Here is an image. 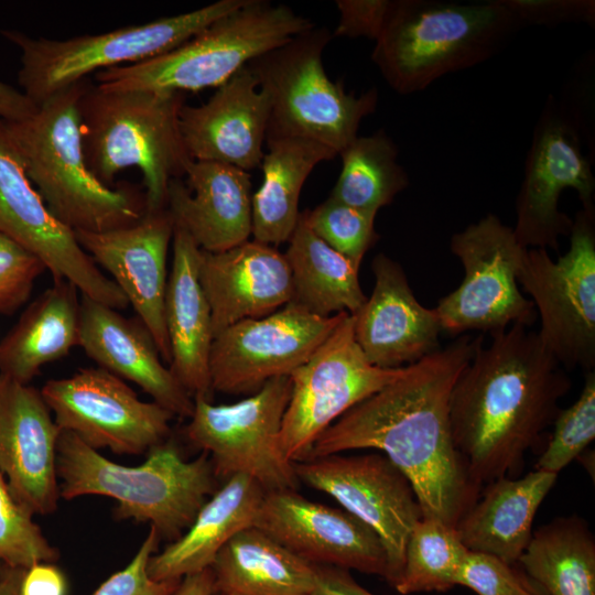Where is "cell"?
I'll use <instances>...</instances> for the list:
<instances>
[{"label":"cell","instance_id":"1","mask_svg":"<svg viewBox=\"0 0 595 595\" xmlns=\"http://www.w3.org/2000/svg\"><path fill=\"white\" fill-rule=\"evenodd\" d=\"M477 340L478 336L459 335L407 366L399 378L328 426L309 457L358 448L381 451L410 480L422 518L455 528L483 488L470 478L455 447L450 422L453 386Z\"/></svg>","mask_w":595,"mask_h":595},{"label":"cell","instance_id":"2","mask_svg":"<svg viewBox=\"0 0 595 595\" xmlns=\"http://www.w3.org/2000/svg\"><path fill=\"white\" fill-rule=\"evenodd\" d=\"M490 337L484 345L478 335L450 397L455 447L480 487L521 475L526 455L541 445L572 387L538 331L516 323Z\"/></svg>","mask_w":595,"mask_h":595},{"label":"cell","instance_id":"3","mask_svg":"<svg viewBox=\"0 0 595 595\" xmlns=\"http://www.w3.org/2000/svg\"><path fill=\"white\" fill-rule=\"evenodd\" d=\"M89 83H75L26 119L6 122L50 213L73 231L104 232L138 223L145 214V198L129 184L105 185L87 166L78 102Z\"/></svg>","mask_w":595,"mask_h":595},{"label":"cell","instance_id":"4","mask_svg":"<svg viewBox=\"0 0 595 595\" xmlns=\"http://www.w3.org/2000/svg\"><path fill=\"white\" fill-rule=\"evenodd\" d=\"M60 496L72 500L98 495L113 499L116 519L148 522L160 537L178 539L216 490V476L205 452L185 461L170 439L148 453L140 465L115 463L74 433L61 431L56 447Z\"/></svg>","mask_w":595,"mask_h":595},{"label":"cell","instance_id":"5","mask_svg":"<svg viewBox=\"0 0 595 595\" xmlns=\"http://www.w3.org/2000/svg\"><path fill=\"white\" fill-rule=\"evenodd\" d=\"M522 28L505 0H394L371 61L398 94L480 64Z\"/></svg>","mask_w":595,"mask_h":595},{"label":"cell","instance_id":"6","mask_svg":"<svg viewBox=\"0 0 595 595\" xmlns=\"http://www.w3.org/2000/svg\"><path fill=\"white\" fill-rule=\"evenodd\" d=\"M184 93L105 89L89 83L78 109L90 172L112 186L118 173L142 174L145 212L166 208L169 185L185 175L188 155L180 130Z\"/></svg>","mask_w":595,"mask_h":595},{"label":"cell","instance_id":"7","mask_svg":"<svg viewBox=\"0 0 595 595\" xmlns=\"http://www.w3.org/2000/svg\"><path fill=\"white\" fill-rule=\"evenodd\" d=\"M314 26L312 20L285 4L244 0L165 54L98 72L96 85L116 90L178 93L217 88L256 57Z\"/></svg>","mask_w":595,"mask_h":595},{"label":"cell","instance_id":"8","mask_svg":"<svg viewBox=\"0 0 595 595\" xmlns=\"http://www.w3.org/2000/svg\"><path fill=\"white\" fill-rule=\"evenodd\" d=\"M332 37L327 28L315 25L247 66L269 99L267 136L313 140L338 155L376 110L378 91L370 88L356 96L328 77L323 53Z\"/></svg>","mask_w":595,"mask_h":595},{"label":"cell","instance_id":"9","mask_svg":"<svg viewBox=\"0 0 595 595\" xmlns=\"http://www.w3.org/2000/svg\"><path fill=\"white\" fill-rule=\"evenodd\" d=\"M242 2L219 0L143 24L64 40L32 37L18 30L0 33L19 48V84L22 93L39 106L91 73L140 63L178 47Z\"/></svg>","mask_w":595,"mask_h":595},{"label":"cell","instance_id":"10","mask_svg":"<svg viewBox=\"0 0 595 595\" xmlns=\"http://www.w3.org/2000/svg\"><path fill=\"white\" fill-rule=\"evenodd\" d=\"M570 248L554 261L548 250L528 248L517 281L540 318L538 334L571 371L595 368V208L573 219Z\"/></svg>","mask_w":595,"mask_h":595},{"label":"cell","instance_id":"11","mask_svg":"<svg viewBox=\"0 0 595 595\" xmlns=\"http://www.w3.org/2000/svg\"><path fill=\"white\" fill-rule=\"evenodd\" d=\"M291 388L290 376H283L231 404L215 405L203 396L193 398L184 433L193 446L209 455L216 478L246 475L266 493L298 489L294 463L281 444Z\"/></svg>","mask_w":595,"mask_h":595},{"label":"cell","instance_id":"12","mask_svg":"<svg viewBox=\"0 0 595 595\" xmlns=\"http://www.w3.org/2000/svg\"><path fill=\"white\" fill-rule=\"evenodd\" d=\"M450 248L463 264L464 278L434 307L443 331L458 336L469 331L493 334L516 323L533 325L534 305L517 281L528 248L513 228L488 214L455 232Z\"/></svg>","mask_w":595,"mask_h":595},{"label":"cell","instance_id":"13","mask_svg":"<svg viewBox=\"0 0 595 595\" xmlns=\"http://www.w3.org/2000/svg\"><path fill=\"white\" fill-rule=\"evenodd\" d=\"M404 370L371 365L356 343L354 315L345 312L327 339L290 375L291 394L281 426L288 459L295 463L307 458L328 426Z\"/></svg>","mask_w":595,"mask_h":595},{"label":"cell","instance_id":"14","mask_svg":"<svg viewBox=\"0 0 595 595\" xmlns=\"http://www.w3.org/2000/svg\"><path fill=\"white\" fill-rule=\"evenodd\" d=\"M577 192L583 208L594 207L595 177L582 152L575 121L552 96L533 131L524 176L516 198L515 235L524 248L559 251L573 219L559 209L561 193Z\"/></svg>","mask_w":595,"mask_h":595},{"label":"cell","instance_id":"15","mask_svg":"<svg viewBox=\"0 0 595 595\" xmlns=\"http://www.w3.org/2000/svg\"><path fill=\"white\" fill-rule=\"evenodd\" d=\"M40 391L60 430L94 450L139 455L170 437L173 413L142 401L121 378L100 367L48 380Z\"/></svg>","mask_w":595,"mask_h":595},{"label":"cell","instance_id":"16","mask_svg":"<svg viewBox=\"0 0 595 595\" xmlns=\"http://www.w3.org/2000/svg\"><path fill=\"white\" fill-rule=\"evenodd\" d=\"M300 483L334 498L382 542L387 556L385 580L400 582L409 534L422 510L408 477L385 455L332 454L294 463Z\"/></svg>","mask_w":595,"mask_h":595},{"label":"cell","instance_id":"17","mask_svg":"<svg viewBox=\"0 0 595 595\" xmlns=\"http://www.w3.org/2000/svg\"><path fill=\"white\" fill-rule=\"evenodd\" d=\"M345 312L318 316L294 302L260 318L240 321L213 339V390L255 393L267 381L290 376L327 339Z\"/></svg>","mask_w":595,"mask_h":595},{"label":"cell","instance_id":"18","mask_svg":"<svg viewBox=\"0 0 595 595\" xmlns=\"http://www.w3.org/2000/svg\"><path fill=\"white\" fill-rule=\"evenodd\" d=\"M0 232L34 253L53 279L67 280L83 296L115 310L129 305L118 285L57 220L29 180L22 158L0 119Z\"/></svg>","mask_w":595,"mask_h":595},{"label":"cell","instance_id":"19","mask_svg":"<svg viewBox=\"0 0 595 595\" xmlns=\"http://www.w3.org/2000/svg\"><path fill=\"white\" fill-rule=\"evenodd\" d=\"M255 527L309 563L386 575V551L372 529L345 509L296 490L266 493Z\"/></svg>","mask_w":595,"mask_h":595},{"label":"cell","instance_id":"20","mask_svg":"<svg viewBox=\"0 0 595 595\" xmlns=\"http://www.w3.org/2000/svg\"><path fill=\"white\" fill-rule=\"evenodd\" d=\"M74 234L93 260L110 273L170 366L164 301L166 257L174 223L169 210L145 212L138 223L123 228Z\"/></svg>","mask_w":595,"mask_h":595},{"label":"cell","instance_id":"21","mask_svg":"<svg viewBox=\"0 0 595 595\" xmlns=\"http://www.w3.org/2000/svg\"><path fill=\"white\" fill-rule=\"evenodd\" d=\"M60 432L40 390L0 374V472L15 501L33 516L58 507Z\"/></svg>","mask_w":595,"mask_h":595},{"label":"cell","instance_id":"22","mask_svg":"<svg viewBox=\"0 0 595 595\" xmlns=\"http://www.w3.org/2000/svg\"><path fill=\"white\" fill-rule=\"evenodd\" d=\"M371 269L372 293L353 314L355 339L367 360L397 369L437 351L443 331L437 313L416 300L402 267L379 253Z\"/></svg>","mask_w":595,"mask_h":595},{"label":"cell","instance_id":"23","mask_svg":"<svg viewBox=\"0 0 595 595\" xmlns=\"http://www.w3.org/2000/svg\"><path fill=\"white\" fill-rule=\"evenodd\" d=\"M269 119V99L246 65L205 104L184 105L180 130L191 159L249 172L261 165Z\"/></svg>","mask_w":595,"mask_h":595},{"label":"cell","instance_id":"24","mask_svg":"<svg viewBox=\"0 0 595 595\" xmlns=\"http://www.w3.org/2000/svg\"><path fill=\"white\" fill-rule=\"evenodd\" d=\"M198 274L214 337L240 321L274 313L293 295L284 253L256 240L220 252L202 250Z\"/></svg>","mask_w":595,"mask_h":595},{"label":"cell","instance_id":"25","mask_svg":"<svg viewBox=\"0 0 595 595\" xmlns=\"http://www.w3.org/2000/svg\"><path fill=\"white\" fill-rule=\"evenodd\" d=\"M182 178L171 181L166 209L204 251L220 252L251 235L252 193L249 172L236 166L191 160Z\"/></svg>","mask_w":595,"mask_h":595},{"label":"cell","instance_id":"26","mask_svg":"<svg viewBox=\"0 0 595 595\" xmlns=\"http://www.w3.org/2000/svg\"><path fill=\"white\" fill-rule=\"evenodd\" d=\"M100 368L138 385L153 401L182 418L193 412V397L181 386L145 327L117 310L83 296L79 345Z\"/></svg>","mask_w":595,"mask_h":595},{"label":"cell","instance_id":"27","mask_svg":"<svg viewBox=\"0 0 595 595\" xmlns=\"http://www.w3.org/2000/svg\"><path fill=\"white\" fill-rule=\"evenodd\" d=\"M173 262L167 279L164 322L171 350L170 370L194 398L209 399V354L214 335L210 309L198 268L202 249L174 226Z\"/></svg>","mask_w":595,"mask_h":595},{"label":"cell","instance_id":"28","mask_svg":"<svg viewBox=\"0 0 595 595\" xmlns=\"http://www.w3.org/2000/svg\"><path fill=\"white\" fill-rule=\"evenodd\" d=\"M556 478L558 474L534 469L486 484L455 527L462 543L469 551L517 564L532 537L536 513Z\"/></svg>","mask_w":595,"mask_h":595},{"label":"cell","instance_id":"29","mask_svg":"<svg viewBox=\"0 0 595 595\" xmlns=\"http://www.w3.org/2000/svg\"><path fill=\"white\" fill-rule=\"evenodd\" d=\"M266 491L252 478L235 475L203 505L188 529L148 563L154 581L182 580L212 566L220 549L255 526Z\"/></svg>","mask_w":595,"mask_h":595},{"label":"cell","instance_id":"30","mask_svg":"<svg viewBox=\"0 0 595 595\" xmlns=\"http://www.w3.org/2000/svg\"><path fill=\"white\" fill-rule=\"evenodd\" d=\"M77 288L54 280L22 313L0 342V374L29 385L40 369L79 345L80 302Z\"/></svg>","mask_w":595,"mask_h":595},{"label":"cell","instance_id":"31","mask_svg":"<svg viewBox=\"0 0 595 595\" xmlns=\"http://www.w3.org/2000/svg\"><path fill=\"white\" fill-rule=\"evenodd\" d=\"M266 145L262 182L252 194L251 235L274 247L289 241L298 225L300 194L313 169L337 153L298 137L267 136Z\"/></svg>","mask_w":595,"mask_h":595},{"label":"cell","instance_id":"32","mask_svg":"<svg viewBox=\"0 0 595 595\" xmlns=\"http://www.w3.org/2000/svg\"><path fill=\"white\" fill-rule=\"evenodd\" d=\"M210 570L223 595H312L314 564L304 561L255 526L234 536Z\"/></svg>","mask_w":595,"mask_h":595},{"label":"cell","instance_id":"33","mask_svg":"<svg viewBox=\"0 0 595 595\" xmlns=\"http://www.w3.org/2000/svg\"><path fill=\"white\" fill-rule=\"evenodd\" d=\"M284 256L292 277L291 302L318 316L355 314L365 304L359 269L320 239L302 213Z\"/></svg>","mask_w":595,"mask_h":595},{"label":"cell","instance_id":"34","mask_svg":"<svg viewBox=\"0 0 595 595\" xmlns=\"http://www.w3.org/2000/svg\"><path fill=\"white\" fill-rule=\"evenodd\" d=\"M518 564L548 595H595V537L575 513L533 531Z\"/></svg>","mask_w":595,"mask_h":595},{"label":"cell","instance_id":"35","mask_svg":"<svg viewBox=\"0 0 595 595\" xmlns=\"http://www.w3.org/2000/svg\"><path fill=\"white\" fill-rule=\"evenodd\" d=\"M338 155L342 169L329 197L343 204L378 213L409 185L398 148L382 130L357 136Z\"/></svg>","mask_w":595,"mask_h":595},{"label":"cell","instance_id":"36","mask_svg":"<svg viewBox=\"0 0 595 595\" xmlns=\"http://www.w3.org/2000/svg\"><path fill=\"white\" fill-rule=\"evenodd\" d=\"M467 551L455 528L422 518L409 534L402 575L394 589L402 595L452 589Z\"/></svg>","mask_w":595,"mask_h":595},{"label":"cell","instance_id":"37","mask_svg":"<svg viewBox=\"0 0 595 595\" xmlns=\"http://www.w3.org/2000/svg\"><path fill=\"white\" fill-rule=\"evenodd\" d=\"M309 228L334 250L360 268L365 253L378 240L377 213L361 210L329 197L302 212Z\"/></svg>","mask_w":595,"mask_h":595},{"label":"cell","instance_id":"38","mask_svg":"<svg viewBox=\"0 0 595 595\" xmlns=\"http://www.w3.org/2000/svg\"><path fill=\"white\" fill-rule=\"evenodd\" d=\"M553 431L534 469L559 474L595 437V372H585L583 389L573 404L560 410Z\"/></svg>","mask_w":595,"mask_h":595},{"label":"cell","instance_id":"39","mask_svg":"<svg viewBox=\"0 0 595 595\" xmlns=\"http://www.w3.org/2000/svg\"><path fill=\"white\" fill-rule=\"evenodd\" d=\"M58 558V550L34 522L33 515L15 501L0 472V562L29 569L37 563H55Z\"/></svg>","mask_w":595,"mask_h":595},{"label":"cell","instance_id":"40","mask_svg":"<svg viewBox=\"0 0 595 595\" xmlns=\"http://www.w3.org/2000/svg\"><path fill=\"white\" fill-rule=\"evenodd\" d=\"M457 585L477 595H548L517 564L477 551H467L457 575Z\"/></svg>","mask_w":595,"mask_h":595},{"label":"cell","instance_id":"41","mask_svg":"<svg viewBox=\"0 0 595 595\" xmlns=\"http://www.w3.org/2000/svg\"><path fill=\"white\" fill-rule=\"evenodd\" d=\"M44 270L34 253L0 232V314L10 315L24 304Z\"/></svg>","mask_w":595,"mask_h":595},{"label":"cell","instance_id":"42","mask_svg":"<svg viewBox=\"0 0 595 595\" xmlns=\"http://www.w3.org/2000/svg\"><path fill=\"white\" fill-rule=\"evenodd\" d=\"M158 531L150 530L131 561L105 580L91 595H172L181 580L154 581L148 563L160 542Z\"/></svg>","mask_w":595,"mask_h":595},{"label":"cell","instance_id":"43","mask_svg":"<svg viewBox=\"0 0 595 595\" xmlns=\"http://www.w3.org/2000/svg\"><path fill=\"white\" fill-rule=\"evenodd\" d=\"M522 26L527 24L556 25L565 22H586L594 25L593 0H505Z\"/></svg>","mask_w":595,"mask_h":595},{"label":"cell","instance_id":"44","mask_svg":"<svg viewBox=\"0 0 595 595\" xmlns=\"http://www.w3.org/2000/svg\"><path fill=\"white\" fill-rule=\"evenodd\" d=\"M393 4L394 0H337L339 19L333 36H365L376 41Z\"/></svg>","mask_w":595,"mask_h":595},{"label":"cell","instance_id":"45","mask_svg":"<svg viewBox=\"0 0 595 595\" xmlns=\"http://www.w3.org/2000/svg\"><path fill=\"white\" fill-rule=\"evenodd\" d=\"M67 581L55 563H37L25 570L21 595H66Z\"/></svg>","mask_w":595,"mask_h":595},{"label":"cell","instance_id":"46","mask_svg":"<svg viewBox=\"0 0 595 595\" xmlns=\"http://www.w3.org/2000/svg\"><path fill=\"white\" fill-rule=\"evenodd\" d=\"M315 584L312 595H375L359 585L348 570L314 564Z\"/></svg>","mask_w":595,"mask_h":595},{"label":"cell","instance_id":"47","mask_svg":"<svg viewBox=\"0 0 595 595\" xmlns=\"http://www.w3.org/2000/svg\"><path fill=\"white\" fill-rule=\"evenodd\" d=\"M37 106L22 90L0 80V119L18 122L33 115Z\"/></svg>","mask_w":595,"mask_h":595},{"label":"cell","instance_id":"48","mask_svg":"<svg viewBox=\"0 0 595 595\" xmlns=\"http://www.w3.org/2000/svg\"><path fill=\"white\" fill-rule=\"evenodd\" d=\"M215 593L214 574L209 567L183 577L172 595H214Z\"/></svg>","mask_w":595,"mask_h":595},{"label":"cell","instance_id":"49","mask_svg":"<svg viewBox=\"0 0 595 595\" xmlns=\"http://www.w3.org/2000/svg\"><path fill=\"white\" fill-rule=\"evenodd\" d=\"M25 570L2 564L0 569V595H21V584Z\"/></svg>","mask_w":595,"mask_h":595},{"label":"cell","instance_id":"50","mask_svg":"<svg viewBox=\"0 0 595 595\" xmlns=\"http://www.w3.org/2000/svg\"><path fill=\"white\" fill-rule=\"evenodd\" d=\"M214 595H223V594H220V593H215Z\"/></svg>","mask_w":595,"mask_h":595},{"label":"cell","instance_id":"51","mask_svg":"<svg viewBox=\"0 0 595 595\" xmlns=\"http://www.w3.org/2000/svg\"><path fill=\"white\" fill-rule=\"evenodd\" d=\"M1 566H2V563L0 562V569H1Z\"/></svg>","mask_w":595,"mask_h":595}]
</instances>
